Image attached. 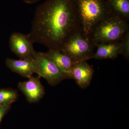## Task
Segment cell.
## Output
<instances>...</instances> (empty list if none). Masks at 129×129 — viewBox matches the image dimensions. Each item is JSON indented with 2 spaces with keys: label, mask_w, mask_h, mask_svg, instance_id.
<instances>
[{
  "label": "cell",
  "mask_w": 129,
  "mask_h": 129,
  "mask_svg": "<svg viewBox=\"0 0 129 129\" xmlns=\"http://www.w3.org/2000/svg\"><path fill=\"white\" fill-rule=\"evenodd\" d=\"M79 30L73 0H47L36 8L28 35L34 43L60 50L68 39Z\"/></svg>",
  "instance_id": "cell-1"
},
{
  "label": "cell",
  "mask_w": 129,
  "mask_h": 129,
  "mask_svg": "<svg viewBox=\"0 0 129 129\" xmlns=\"http://www.w3.org/2000/svg\"><path fill=\"white\" fill-rule=\"evenodd\" d=\"M76 8L81 30L90 38L95 27L112 13L106 0H73Z\"/></svg>",
  "instance_id": "cell-2"
},
{
  "label": "cell",
  "mask_w": 129,
  "mask_h": 129,
  "mask_svg": "<svg viewBox=\"0 0 129 129\" xmlns=\"http://www.w3.org/2000/svg\"><path fill=\"white\" fill-rule=\"evenodd\" d=\"M128 21L112 12L99 23L90 36L95 46L97 44L119 41L129 30Z\"/></svg>",
  "instance_id": "cell-3"
},
{
  "label": "cell",
  "mask_w": 129,
  "mask_h": 129,
  "mask_svg": "<svg viewBox=\"0 0 129 129\" xmlns=\"http://www.w3.org/2000/svg\"><path fill=\"white\" fill-rule=\"evenodd\" d=\"M95 47L90 38L79 30L68 39L60 51L68 56L74 63L90 59Z\"/></svg>",
  "instance_id": "cell-4"
},
{
  "label": "cell",
  "mask_w": 129,
  "mask_h": 129,
  "mask_svg": "<svg viewBox=\"0 0 129 129\" xmlns=\"http://www.w3.org/2000/svg\"><path fill=\"white\" fill-rule=\"evenodd\" d=\"M34 57L39 68L38 76L45 79L49 84L55 86L68 79L56 65L48 57L46 53L36 51Z\"/></svg>",
  "instance_id": "cell-5"
},
{
  "label": "cell",
  "mask_w": 129,
  "mask_h": 129,
  "mask_svg": "<svg viewBox=\"0 0 129 129\" xmlns=\"http://www.w3.org/2000/svg\"><path fill=\"white\" fill-rule=\"evenodd\" d=\"M34 44L28 34L14 32L12 34L9 38L10 49L19 59L34 57L36 51L34 49Z\"/></svg>",
  "instance_id": "cell-6"
},
{
  "label": "cell",
  "mask_w": 129,
  "mask_h": 129,
  "mask_svg": "<svg viewBox=\"0 0 129 129\" xmlns=\"http://www.w3.org/2000/svg\"><path fill=\"white\" fill-rule=\"evenodd\" d=\"M6 64L12 72L29 79L33 74L39 73V68L35 57L19 60L7 58Z\"/></svg>",
  "instance_id": "cell-7"
},
{
  "label": "cell",
  "mask_w": 129,
  "mask_h": 129,
  "mask_svg": "<svg viewBox=\"0 0 129 129\" xmlns=\"http://www.w3.org/2000/svg\"><path fill=\"white\" fill-rule=\"evenodd\" d=\"M41 77L32 76L28 80L18 83V88L30 103L39 101L44 97L45 91L40 79Z\"/></svg>",
  "instance_id": "cell-8"
},
{
  "label": "cell",
  "mask_w": 129,
  "mask_h": 129,
  "mask_svg": "<svg viewBox=\"0 0 129 129\" xmlns=\"http://www.w3.org/2000/svg\"><path fill=\"white\" fill-rule=\"evenodd\" d=\"M94 69L86 61L74 63L72 78L80 88L85 89L89 85L94 74Z\"/></svg>",
  "instance_id": "cell-9"
},
{
  "label": "cell",
  "mask_w": 129,
  "mask_h": 129,
  "mask_svg": "<svg viewBox=\"0 0 129 129\" xmlns=\"http://www.w3.org/2000/svg\"><path fill=\"white\" fill-rule=\"evenodd\" d=\"M97 50L90 57V59L103 60L114 59L119 55H122L120 41L107 43H101L95 45Z\"/></svg>",
  "instance_id": "cell-10"
},
{
  "label": "cell",
  "mask_w": 129,
  "mask_h": 129,
  "mask_svg": "<svg viewBox=\"0 0 129 129\" xmlns=\"http://www.w3.org/2000/svg\"><path fill=\"white\" fill-rule=\"evenodd\" d=\"M46 53L68 79H72V70L74 62L68 56L57 49H49Z\"/></svg>",
  "instance_id": "cell-11"
},
{
  "label": "cell",
  "mask_w": 129,
  "mask_h": 129,
  "mask_svg": "<svg viewBox=\"0 0 129 129\" xmlns=\"http://www.w3.org/2000/svg\"><path fill=\"white\" fill-rule=\"evenodd\" d=\"M113 13L128 21L129 0H106Z\"/></svg>",
  "instance_id": "cell-12"
},
{
  "label": "cell",
  "mask_w": 129,
  "mask_h": 129,
  "mask_svg": "<svg viewBox=\"0 0 129 129\" xmlns=\"http://www.w3.org/2000/svg\"><path fill=\"white\" fill-rule=\"evenodd\" d=\"M17 91L12 89H0V106H11L17 100Z\"/></svg>",
  "instance_id": "cell-13"
},
{
  "label": "cell",
  "mask_w": 129,
  "mask_h": 129,
  "mask_svg": "<svg viewBox=\"0 0 129 129\" xmlns=\"http://www.w3.org/2000/svg\"><path fill=\"white\" fill-rule=\"evenodd\" d=\"M121 44L122 55L127 60L129 58V30L121 38L120 40Z\"/></svg>",
  "instance_id": "cell-14"
},
{
  "label": "cell",
  "mask_w": 129,
  "mask_h": 129,
  "mask_svg": "<svg viewBox=\"0 0 129 129\" xmlns=\"http://www.w3.org/2000/svg\"><path fill=\"white\" fill-rule=\"evenodd\" d=\"M10 106H0V122L5 114L10 108Z\"/></svg>",
  "instance_id": "cell-15"
},
{
  "label": "cell",
  "mask_w": 129,
  "mask_h": 129,
  "mask_svg": "<svg viewBox=\"0 0 129 129\" xmlns=\"http://www.w3.org/2000/svg\"><path fill=\"white\" fill-rule=\"evenodd\" d=\"M40 1V0H23L25 3L28 4H34L39 1Z\"/></svg>",
  "instance_id": "cell-16"
}]
</instances>
